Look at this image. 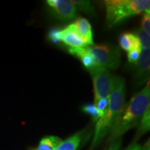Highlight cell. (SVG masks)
Listing matches in <instances>:
<instances>
[{
  "mask_svg": "<svg viewBox=\"0 0 150 150\" xmlns=\"http://www.w3.org/2000/svg\"><path fill=\"white\" fill-rule=\"evenodd\" d=\"M150 72V50H142L138 61L135 63L134 81L135 85H143L149 80Z\"/></svg>",
  "mask_w": 150,
  "mask_h": 150,
  "instance_id": "cell-7",
  "label": "cell"
},
{
  "mask_svg": "<svg viewBox=\"0 0 150 150\" xmlns=\"http://www.w3.org/2000/svg\"><path fill=\"white\" fill-rule=\"evenodd\" d=\"M88 70L93 79L95 102L100 99L108 98L113 76L107 69L99 65H95Z\"/></svg>",
  "mask_w": 150,
  "mask_h": 150,
  "instance_id": "cell-5",
  "label": "cell"
},
{
  "mask_svg": "<svg viewBox=\"0 0 150 150\" xmlns=\"http://www.w3.org/2000/svg\"><path fill=\"white\" fill-rule=\"evenodd\" d=\"M134 33L139 40L142 47V50H150V37L149 34H147L140 27L137 28L134 31Z\"/></svg>",
  "mask_w": 150,
  "mask_h": 150,
  "instance_id": "cell-16",
  "label": "cell"
},
{
  "mask_svg": "<svg viewBox=\"0 0 150 150\" xmlns=\"http://www.w3.org/2000/svg\"><path fill=\"white\" fill-rule=\"evenodd\" d=\"M81 141V133H76L62 141L54 150H76Z\"/></svg>",
  "mask_w": 150,
  "mask_h": 150,
  "instance_id": "cell-12",
  "label": "cell"
},
{
  "mask_svg": "<svg viewBox=\"0 0 150 150\" xmlns=\"http://www.w3.org/2000/svg\"><path fill=\"white\" fill-rule=\"evenodd\" d=\"M60 31H61V29H53L51 30L48 35L49 38L53 42H60Z\"/></svg>",
  "mask_w": 150,
  "mask_h": 150,
  "instance_id": "cell-21",
  "label": "cell"
},
{
  "mask_svg": "<svg viewBox=\"0 0 150 150\" xmlns=\"http://www.w3.org/2000/svg\"><path fill=\"white\" fill-rule=\"evenodd\" d=\"M75 7L76 10L83 11L86 13V14L89 16H93L95 15V9L93 6V4L91 1H86V0H72L71 1Z\"/></svg>",
  "mask_w": 150,
  "mask_h": 150,
  "instance_id": "cell-15",
  "label": "cell"
},
{
  "mask_svg": "<svg viewBox=\"0 0 150 150\" xmlns=\"http://www.w3.org/2000/svg\"><path fill=\"white\" fill-rule=\"evenodd\" d=\"M106 23L109 27L117 25L125 20L149 9V0H106Z\"/></svg>",
  "mask_w": 150,
  "mask_h": 150,
  "instance_id": "cell-3",
  "label": "cell"
},
{
  "mask_svg": "<svg viewBox=\"0 0 150 150\" xmlns=\"http://www.w3.org/2000/svg\"><path fill=\"white\" fill-rule=\"evenodd\" d=\"M150 105V104H149ZM148 106L147 109L145 110V112L142 115L141 119L139 122L138 127V130L135 137V140L134 143H136V141L140 137L147 133L150 129V106Z\"/></svg>",
  "mask_w": 150,
  "mask_h": 150,
  "instance_id": "cell-14",
  "label": "cell"
},
{
  "mask_svg": "<svg viewBox=\"0 0 150 150\" xmlns=\"http://www.w3.org/2000/svg\"><path fill=\"white\" fill-rule=\"evenodd\" d=\"M60 42H63L70 48H84L87 47L83 39L68 26L61 29Z\"/></svg>",
  "mask_w": 150,
  "mask_h": 150,
  "instance_id": "cell-9",
  "label": "cell"
},
{
  "mask_svg": "<svg viewBox=\"0 0 150 150\" xmlns=\"http://www.w3.org/2000/svg\"><path fill=\"white\" fill-rule=\"evenodd\" d=\"M61 142L62 140L57 136H46L41 139L36 147L30 150H54Z\"/></svg>",
  "mask_w": 150,
  "mask_h": 150,
  "instance_id": "cell-13",
  "label": "cell"
},
{
  "mask_svg": "<svg viewBox=\"0 0 150 150\" xmlns=\"http://www.w3.org/2000/svg\"><path fill=\"white\" fill-rule=\"evenodd\" d=\"M69 53L79 59L87 70L95 65L93 56L89 53L87 47L84 48H69Z\"/></svg>",
  "mask_w": 150,
  "mask_h": 150,
  "instance_id": "cell-11",
  "label": "cell"
},
{
  "mask_svg": "<svg viewBox=\"0 0 150 150\" xmlns=\"http://www.w3.org/2000/svg\"><path fill=\"white\" fill-rule=\"evenodd\" d=\"M46 4L50 13L61 21H70L76 16L77 10L69 0H47Z\"/></svg>",
  "mask_w": 150,
  "mask_h": 150,
  "instance_id": "cell-6",
  "label": "cell"
},
{
  "mask_svg": "<svg viewBox=\"0 0 150 150\" xmlns=\"http://www.w3.org/2000/svg\"><path fill=\"white\" fill-rule=\"evenodd\" d=\"M149 9L144 11L141 21V29L147 34H150V12Z\"/></svg>",
  "mask_w": 150,
  "mask_h": 150,
  "instance_id": "cell-18",
  "label": "cell"
},
{
  "mask_svg": "<svg viewBox=\"0 0 150 150\" xmlns=\"http://www.w3.org/2000/svg\"><path fill=\"white\" fill-rule=\"evenodd\" d=\"M141 52L142 50H134L129 52L127 54V58H128V61L129 63L135 64L139 59Z\"/></svg>",
  "mask_w": 150,
  "mask_h": 150,
  "instance_id": "cell-20",
  "label": "cell"
},
{
  "mask_svg": "<svg viewBox=\"0 0 150 150\" xmlns=\"http://www.w3.org/2000/svg\"><path fill=\"white\" fill-rule=\"evenodd\" d=\"M125 104V81L122 77L113 76L108 97V105L104 116L97 121L91 149L98 145L114 126Z\"/></svg>",
  "mask_w": 150,
  "mask_h": 150,
  "instance_id": "cell-1",
  "label": "cell"
},
{
  "mask_svg": "<svg viewBox=\"0 0 150 150\" xmlns=\"http://www.w3.org/2000/svg\"><path fill=\"white\" fill-rule=\"evenodd\" d=\"M87 49L93 56L95 65H99L107 70H116L120 65V50L115 45H99L87 47Z\"/></svg>",
  "mask_w": 150,
  "mask_h": 150,
  "instance_id": "cell-4",
  "label": "cell"
},
{
  "mask_svg": "<svg viewBox=\"0 0 150 150\" xmlns=\"http://www.w3.org/2000/svg\"><path fill=\"white\" fill-rule=\"evenodd\" d=\"M119 42L120 47L128 52L134 50H142L140 41L134 33H124L120 36Z\"/></svg>",
  "mask_w": 150,
  "mask_h": 150,
  "instance_id": "cell-10",
  "label": "cell"
},
{
  "mask_svg": "<svg viewBox=\"0 0 150 150\" xmlns=\"http://www.w3.org/2000/svg\"><path fill=\"white\" fill-rule=\"evenodd\" d=\"M94 105L96 106V108L99 111L104 115L108 105V98H102L99 99V100H97V102H95Z\"/></svg>",
  "mask_w": 150,
  "mask_h": 150,
  "instance_id": "cell-19",
  "label": "cell"
},
{
  "mask_svg": "<svg viewBox=\"0 0 150 150\" xmlns=\"http://www.w3.org/2000/svg\"><path fill=\"white\" fill-rule=\"evenodd\" d=\"M140 150H150L149 140H148L147 141L145 142V144L143 145V147H141V149Z\"/></svg>",
  "mask_w": 150,
  "mask_h": 150,
  "instance_id": "cell-24",
  "label": "cell"
},
{
  "mask_svg": "<svg viewBox=\"0 0 150 150\" xmlns=\"http://www.w3.org/2000/svg\"><path fill=\"white\" fill-rule=\"evenodd\" d=\"M68 27L74 30L83 39L86 46L88 47V45H93V36L91 25L86 19L83 18H79L74 23L68 25Z\"/></svg>",
  "mask_w": 150,
  "mask_h": 150,
  "instance_id": "cell-8",
  "label": "cell"
},
{
  "mask_svg": "<svg viewBox=\"0 0 150 150\" xmlns=\"http://www.w3.org/2000/svg\"><path fill=\"white\" fill-rule=\"evenodd\" d=\"M141 147V145H139V144H137L136 142V143H133L132 145L127 147L125 150H140Z\"/></svg>",
  "mask_w": 150,
  "mask_h": 150,
  "instance_id": "cell-23",
  "label": "cell"
},
{
  "mask_svg": "<svg viewBox=\"0 0 150 150\" xmlns=\"http://www.w3.org/2000/svg\"><path fill=\"white\" fill-rule=\"evenodd\" d=\"M122 145V142L120 140H117L116 141L112 142V144L108 147L107 150H120Z\"/></svg>",
  "mask_w": 150,
  "mask_h": 150,
  "instance_id": "cell-22",
  "label": "cell"
},
{
  "mask_svg": "<svg viewBox=\"0 0 150 150\" xmlns=\"http://www.w3.org/2000/svg\"><path fill=\"white\" fill-rule=\"evenodd\" d=\"M81 110L85 113L91 115L94 122L98 121L101 117L104 116V114L99 111L94 104H86L81 108Z\"/></svg>",
  "mask_w": 150,
  "mask_h": 150,
  "instance_id": "cell-17",
  "label": "cell"
},
{
  "mask_svg": "<svg viewBox=\"0 0 150 150\" xmlns=\"http://www.w3.org/2000/svg\"><path fill=\"white\" fill-rule=\"evenodd\" d=\"M149 81L141 91L136 93L129 102L125 104L117 120L109 134L108 142H113L127 131L137 127L142 115L149 105Z\"/></svg>",
  "mask_w": 150,
  "mask_h": 150,
  "instance_id": "cell-2",
  "label": "cell"
}]
</instances>
